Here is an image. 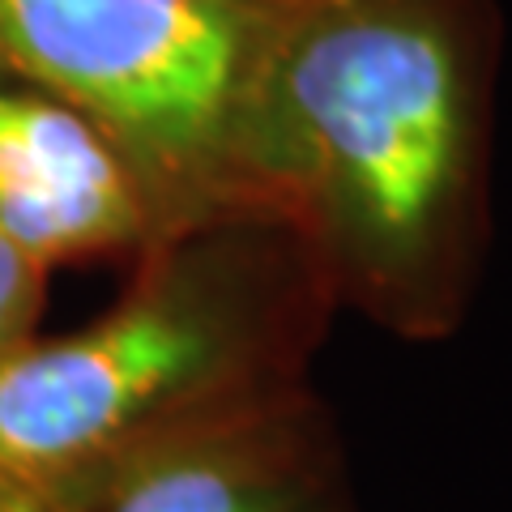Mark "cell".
Listing matches in <instances>:
<instances>
[{
  "instance_id": "cell-2",
  "label": "cell",
  "mask_w": 512,
  "mask_h": 512,
  "mask_svg": "<svg viewBox=\"0 0 512 512\" xmlns=\"http://www.w3.org/2000/svg\"><path fill=\"white\" fill-rule=\"evenodd\" d=\"M333 312L325 269L286 222L154 239L103 316L0 359V483L107 474L188 427L308 389Z\"/></svg>"
},
{
  "instance_id": "cell-7",
  "label": "cell",
  "mask_w": 512,
  "mask_h": 512,
  "mask_svg": "<svg viewBox=\"0 0 512 512\" xmlns=\"http://www.w3.org/2000/svg\"><path fill=\"white\" fill-rule=\"evenodd\" d=\"M103 474L64 478V483H0V512H77Z\"/></svg>"
},
{
  "instance_id": "cell-5",
  "label": "cell",
  "mask_w": 512,
  "mask_h": 512,
  "mask_svg": "<svg viewBox=\"0 0 512 512\" xmlns=\"http://www.w3.org/2000/svg\"><path fill=\"white\" fill-rule=\"evenodd\" d=\"M0 231L43 274L77 261H137L154 218L116 146L73 107L0 82Z\"/></svg>"
},
{
  "instance_id": "cell-4",
  "label": "cell",
  "mask_w": 512,
  "mask_h": 512,
  "mask_svg": "<svg viewBox=\"0 0 512 512\" xmlns=\"http://www.w3.org/2000/svg\"><path fill=\"white\" fill-rule=\"evenodd\" d=\"M77 512H359L320 393L222 414L99 478Z\"/></svg>"
},
{
  "instance_id": "cell-6",
  "label": "cell",
  "mask_w": 512,
  "mask_h": 512,
  "mask_svg": "<svg viewBox=\"0 0 512 512\" xmlns=\"http://www.w3.org/2000/svg\"><path fill=\"white\" fill-rule=\"evenodd\" d=\"M43 299H47V274L30 265L9 244V235L0 231V359L35 338Z\"/></svg>"
},
{
  "instance_id": "cell-1",
  "label": "cell",
  "mask_w": 512,
  "mask_h": 512,
  "mask_svg": "<svg viewBox=\"0 0 512 512\" xmlns=\"http://www.w3.org/2000/svg\"><path fill=\"white\" fill-rule=\"evenodd\" d=\"M491 0H282L248 99L252 218L295 227L338 312L406 342L466 320L491 205Z\"/></svg>"
},
{
  "instance_id": "cell-3",
  "label": "cell",
  "mask_w": 512,
  "mask_h": 512,
  "mask_svg": "<svg viewBox=\"0 0 512 512\" xmlns=\"http://www.w3.org/2000/svg\"><path fill=\"white\" fill-rule=\"evenodd\" d=\"M282 0H0V77L73 107L146 192L154 239L252 218L248 99Z\"/></svg>"
}]
</instances>
